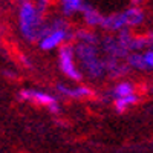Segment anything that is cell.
<instances>
[{"label": "cell", "instance_id": "8fae6325", "mask_svg": "<svg viewBox=\"0 0 153 153\" xmlns=\"http://www.w3.org/2000/svg\"><path fill=\"white\" fill-rule=\"evenodd\" d=\"M130 94H133V86L130 83H121L117 89H115V97H117V98L130 95Z\"/></svg>", "mask_w": 153, "mask_h": 153}, {"label": "cell", "instance_id": "ba28073f", "mask_svg": "<svg viewBox=\"0 0 153 153\" xmlns=\"http://www.w3.org/2000/svg\"><path fill=\"white\" fill-rule=\"evenodd\" d=\"M81 9H84V16H86V20L89 25H98L103 22V19H101L97 12L92 9V8H87V6H83Z\"/></svg>", "mask_w": 153, "mask_h": 153}, {"label": "cell", "instance_id": "5bb4252c", "mask_svg": "<svg viewBox=\"0 0 153 153\" xmlns=\"http://www.w3.org/2000/svg\"><path fill=\"white\" fill-rule=\"evenodd\" d=\"M49 107H51V112H57V110H58V106H57L55 103H52V104H49Z\"/></svg>", "mask_w": 153, "mask_h": 153}, {"label": "cell", "instance_id": "6da1fadb", "mask_svg": "<svg viewBox=\"0 0 153 153\" xmlns=\"http://www.w3.org/2000/svg\"><path fill=\"white\" fill-rule=\"evenodd\" d=\"M37 12L34 9V6L26 2L23 3L22 9H20V28H22V32L25 34V37L28 38H35V25H37Z\"/></svg>", "mask_w": 153, "mask_h": 153}, {"label": "cell", "instance_id": "3957f363", "mask_svg": "<svg viewBox=\"0 0 153 153\" xmlns=\"http://www.w3.org/2000/svg\"><path fill=\"white\" fill-rule=\"evenodd\" d=\"M65 37H66V32L63 31V29H57L54 32H51L49 35L43 37L42 38V42H40V48L42 49H54L55 46H58L63 40H65Z\"/></svg>", "mask_w": 153, "mask_h": 153}, {"label": "cell", "instance_id": "7c38bea8", "mask_svg": "<svg viewBox=\"0 0 153 153\" xmlns=\"http://www.w3.org/2000/svg\"><path fill=\"white\" fill-rule=\"evenodd\" d=\"M130 63H132L133 66L139 68V69H143V68H147V65H146V61H144V55H143V57H138V55H133V57L130 58Z\"/></svg>", "mask_w": 153, "mask_h": 153}, {"label": "cell", "instance_id": "4fadbf2b", "mask_svg": "<svg viewBox=\"0 0 153 153\" xmlns=\"http://www.w3.org/2000/svg\"><path fill=\"white\" fill-rule=\"evenodd\" d=\"M144 61L147 68H153V51H149V52L144 54Z\"/></svg>", "mask_w": 153, "mask_h": 153}, {"label": "cell", "instance_id": "30bf717a", "mask_svg": "<svg viewBox=\"0 0 153 153\" xmlns=\"http://www.w3.org/2000/svg\"><path fill=\"white\" fill-rule=\"evenodd\" d=\"M63 6H65V12L66 14H71V12L80 11L83 8L81 0H63Z\"/></svg>", "mask_w": 153, "mask_h": 153}, {"label": "cell", "instance_id": "9c48e42d", "mask_svg": "<svg viewBox=\"0 0 153 153\" xmlns=\"http://www.w3.org/2000/svg\"><path fill=\"white\" fill-rule=\"evenodd\" d=\"M135 101H136V97H135L133 94H130V95H126V97H120V98H117L115 104H117V109H118L120 112H123V110L126 109L127 104H132V103H135Z\"/></svg>", "mask_w": 153, "mask_h": 153}, {"label": "cell", "instance_id": "277c9868", "mask_svg": "<svg viewBox=\"0 0 153 153\" xmlns=\"http://www.w3.org/2000/svg\"><path fill=\"white\" fill-rule=\"evenodd\" d=\"M20 97L23 100H32V101H37V103L45 104V106H49V104L55 103L54 97L42 94V92H35V91H23V92H20Z\"/></svg>", "mask_w": 153, "mask_h": 153}, {"label": "cell", "instance_id": "52a82bcc", "mask_svg": "<svg viewBox=\"0 0 153 153\" xmlns=\"http://www.w3.org/2000/svg\"><path fill=\"white\" fill-rule=\"evenodd\" d=\"M124 16H126V22L129 23V25H138V23H141L144 16H143V12L139 11L138 8H132V9H127L124 12Z\"/></svg>", "mask_w": 153, "mask_h": 153}, {"label": "cell", "instance_id": "7a4b0ae2", "mask_svg": "<svg viewBox=\"0 0 153 153\" xmlns=\"http://www.w3.org/2000/svg\"><path fill=\"white\" fill-rule=\"evenodd\" d=\"M60 66H61L63 72H65L68 76H71L72 80H80V78H81L80 72L76 71L75 66H74L72 49H71L69 46L61 48V51H60Z\"/></svg>", "mask_w": 153, "mask_h": 153}, {"label": "cell", "instance_id": "5b68a950", "mask_svg": "<svg viewBox=\"0 0 153 153\" xmlns=\"http://www.w3.org/2000/svg\"><path fill=\"white\" fill-rule=\"evenodd\" d=\"M58 91L61 94H65L68 97H75V98H80V97H91L92 91L87 87H78V89H66L65 86H58Z\"/></svg>", "mask_w": 153, "mask_h": 153}, {"label": "cell", "instance_id": "8992f818", "mask_svg": "<svg viewBox=\"0 0 153 153\" xmlns=\"http://www.w3.org/2000/svg\"><path fill=\"white\" fill-rule=\"evenodd\" d=\"M103 22H104V26L109 28V29H118V28L123 26L124 23H127L124 14H115V16H110V17H107V19L103 20Z\"/></svg>", "mask_w": 153, "mask_h": 153}, {"label": "cell", "instance_id": "9a60e30c", "mask_svg": "<svg viewBox=\"0 0 153 153\" xmlns=\"http://www.w3.org/2000/svg\"><path fill=\"white\" fill-rule=\"evenodd\" d=\"M133 2H135V3H138V2H141V0H133Z\"/></svg>", "mask_w": 153, "mask_h": 153}]
</instances>
